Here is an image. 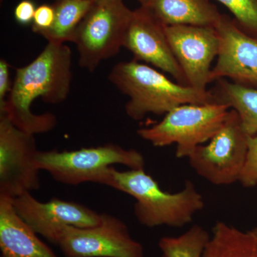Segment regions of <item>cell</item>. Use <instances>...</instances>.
Here are the masks:
<instances>
[{
  "instance_id": "1",
  "label": "cell",
  "mask_w": 257,
  "mask_h": 257,
  "mask_svg": "<svg viewBox=\"0 0 257 257\" xmlns=\"http://www.w3.org/2000/svg\"><path fill=\"white\" fill-rule=\"evenodd\" d=\"M72 54L65 44L48 42L41 53L28 65L16 69L11 92L0 114L25 133H49L57 124L52 113L37 114L31 106L35 99L58 104L66 100L72 80Z\"/></svg>"
},
{
  "instance_id": "2",
  "label": "cell",
  "mask_w": 257,
  "mask_h": 257,
  "mask_svg": "<svg viewBox=\"0 0 257 257\" xmlns=\"http://www.w3.org/2000/svg\"><path fill=\"white\" fill-rule=\"evenodd\" d=\"M108 79L130 98L125 111L135 121H141L149 114L165 115L184 104L216 103L210 91L203 92L174 82L156 69L138 60L115 64Z\"/></svg>"
},
{
  "instance_id": "3",
  "label": "cell",
  "mask_w": 257,
  "mask_h": 257,
  "mask_svg": "<svg viewBox=\"0 0 257 257\" xmlns=\"http://www.w3.org/2000/svg\"><path fill=\"white\" fill-rule=\"evenodd\" d=\"M109 187L136 199L134 213L140 224L149 228L182 227L192 222L204 201L194 183L187 180L180 192H164L145 169L118 171L113 168Z\"/></svg>"
},
{
  "instance_id": "4",
  "label": "cell",
  "mask_w": 257,
  "mask_h": 257,
  "mask_svg": "<svg viewBox=\"0 0 257 257\" xmlns=\"http://www.w3.org/2000/svg\"><path fill=\"white\" fill-rule=\"evenodd\" d=\"M37 161L40 170L46 171L57 182L67 185L92 182L109 187L113 166L141 170L145 165L140 152L115 144L73 151H39Z\"/></svg>"
},
{
  "instance_id": "5",
  "label": "cell",
  "mask_w": 257,
  "mask_h": 257,
  "mask_svg": "<svg viewBox=\"0 0 257 257\" xmlns=\"http://www.w3.org/2000/svg\"><path fill=\"white\" fill-rule=\"evenodd\" d=\"M229 109L219 103L184 104L169 111L157 124L140 128L138 134L154 147L176 144V157L188 158L196 147L209 141L222 127Z\"/></svg>"
},
{
  "instance_id": "6",
  "label": "cell",
  "mask_w": 257,
  "mask_h": 257,
  "mask_svg": "<svg viewBox=\"0 0 257 257\" xmlns=\"http://www.w3.org/2000/svg\"><path fill=\"white\" fill-rule=\"evenodd\" d=\"M133 14L124 0H94L72 42L82 69L94 72L101 62L119 52Z\"/></svg>"
},
{
  "instance_id": "7",
  "label": "cell",
  "mask_w": 257,
  "mask_h": 257,
  "mask_svg": "<svg viewBox=\"0 0 257 257\" xmlns=\"http://www.w3.org/2000/svg\"><path fill=\"white\" fill-rule=\"evenodd\" d=\"M248 135L237 113L231 109L219 131L207 145H199L188 157L197 175L214 185H229L239 180L248 149Z\"/></svg>"
},
{
  "instance_id": "8",
  "label": "cell",
  "mask_w": 257,
  "mask_h": 257,
  "mask_svg": "<svg viewBox=\"0 0 257 257\" xmlns=\"http://www.w3.org/2000/svg\"><path fill=\"white\" fill-rule=\"evenodd\" d=\"M100 223L90 227L67 226L57 243L65 257H145L143 244L132 237L119 218L101 214Z\"/></svg>"
},
{
  "instance_id": "9",
  "label": "cell",
  "mask_w": 257,
  "mask_h": 257,
  "mask_svg": "<svg viewBox=\"0 0 257 257\" xmlns=\"http://www.w3.org/2000/svg\"><path fill=\"white\" fill-rule=\"evenodd\" d=\"M35 135L0 114V196L14 199L40 189Z\"/></svg>"
},
{
  "instance_id": "10",
  "label": "cell",
  "mask_w": 257,
  "mask_h": 257,
  "mask_svg": "<svg viewBox=\"0 0 257 257\" xmlns=\"http://www.w3.org/2000/svg\"><path fill=\"white\" fill-rule=\"evenodd\" d=\"M165 33L176 60L183 71L187 85L207 91L211 64L219 54V37L212 27L165 26Z\"/></svg>"
},
{
  "instance_id": "11",
  "label": "cell",
  "mask_w": 257,
  "mask_h": 257,
  "mask_svg": "<svg viewBox=\"0 0 257 257\" xmlns=\"http://www.w3.org/2000/svg\"><path fill=\"white\" fill-rule=\"evenodd\" d=\"M19 215L37 234L57 243L61 231L67 226L90 227L100 223L101 214L86 206L62 199L41 202L27 192L13 199Z\"/></svg>"
},
{
  "instance_id": "12",
  "label": "cell",
  "mask_w": 257,
  "mask_h": 257,
  "mask_svg": "<svg viewBox=\"0 0 257 257\" xmlns=\"http://www.w3.org/2000/svg\"><path fill=\"white\" fill-rule=\"evenodd\" d=\"M165 27L147 8L140 6L133 10L123 47L133 53L134 60L152 64L170 74L176 82L188 86L171 49Z\"/></svg>"
},
{
  "instance_id": "13",
  "label": "cell",
  "mask_w": 257,
  "mask_h": 257,
  "mask_svg": "<svg viewBox=\"0 0 257 257\" xmlns=\"http://www.w3.org/2000/svg\"><path fill=\"white\" fill-rule=\"evenodd\" d=\"M214 28L219 37V54L210 81L229 79L257 87V39L245 33L233 18L221 15Z\"/></svg>"
},
{
  "instance_id": "14",
  "label": "cell",
  "mask_w": 257,
  "mask_h": 257,
  "mask_svg": "<svg viewBox=\"0 0 257 257\" xmlns=\"http://www.w3.org/2000/svg\"><path fill=\"white\" fill-rule=\"evenodd\" d=\"M1 257H59L21 217L13 199L0 196Z\"/></svg>"
},
{
  "instance_id": "15",
  "label": "cell",
  "mask_w": 257,
  "mask_h": 257,
  "mask_svg": "<svg viewBox=\"0 0 257 257\" xmlns=\"http://www.w3.org/2000/svg\"><path fill=\"white\" fill-rule=\"evenodd\" d=\"M144 7L164 26L214 28L222 15L210 0H149Z\"/></svg>"
},
{
  "instance_id": "16",
  "label": "cell",
  "mask_w": 257,
  "mask_h": 257,
  "mask_svg": "<svg viewBox=\"0 0 257 257\" xmlns=\"http://www.w3.org/2000/svg\"><path fill=\"white\" fill-rule=\"evenodd\" d=\"M209 91L216 103L225 104L237 113L246 135H257V87L219 79Z\"/></svg>"
},
{
  "instance_id": "17",
  "label": "cell",
  "mask_w": 257,
  "mask_h": 257,
  "mask_svg": "<svg viewBox=\"0 0 257 257\" xmlns=\"http://www.w3.org/2000/svg\"><path fill=\"white\" fill-rule=\"evenodd\" d=\"M202 257H257V227L243 231L217 221Z\"/></svg>"
},
{
  "instance_id": "18",
  "label": "cell",
  "mask_w": 257,
  "mask_h": 257,
  "mask_svg": "<svg viewBox=\"0 0 257 257\" xmlns=\"http://www.w3.org/2000/svg\"><path fill=\"white\" fill-rule=\"evenodd\" d=\"M94 0H56L53 25L41 36L48 42H73L79 24L87 14Z\"/></svg>"
},
{
  "instance_id": "19",
  "label": "cell",
  "mask_w": 257,
  "mask_h": 257,
  "mask_svg": "<svg viewBox=\"0 0 257 257\" xmlns=\"http://www.w3.org/2000/svg\"><path fill=\"white\" fill-rule=\"evenodd\" d=\"M210 236L202 226L194 225L180 236L161 238L158 245L165 257H202Z\"/></svg>"
},
{
  "instance_id": "20",
  "label": "cell",
  "mask_w": 257,
  "mask_h": 257,
  "mask_svg": "<svg viewBox=\"0 0 257 257\" xmlns=\"http://www.w3.org/2000/svg\"><path fill=\"white\" fill-rule=\"evenodd\" d=\"M233 15L235 23L245 33L257 39V0H216Z\"/></svg>"
},
{
  "instance_id": "21",
  "label": "cell",
  "mask_w": 257,
  "mask_h": 257,
  "mask_svg": "<svg viewBox=\"0 0 257 257\" xmlns=\"http://www.w3.org/2000/svg\"><path fill=\"white\" fill-rule=\"evenodd\" d=\"M239 182L246 188L257 184V135L248 136L247 154Z\"/></svg>"
},
{
  "instance_id": "22",
  "label": "cell",
  "mask_w": 257,
  "mask_h": 257,
  "mask_svg": "<svg viewBox=\"0 0 257 257\" xmlns=\"http://www.w3.org/2000/svg\"><path fill=\"white\" fill-rule=\"evenodd\" d=\"M55 19V8L54 5L42 4L37 7L32 24V31L42 35L53 25Z\"/></svg>"
},
{
  "instance_id": "23",
  "label": "cell",
  "mask_w": 257,
  "mask_h": 257,
  "mask_svg": "<svg viewBox=\"0 0 257 257\" xmlns=\"http://www.w3.org/2000/svg\"><path fill=\"white\" fill-rule=\"evenodd\" d=\"M37 8L33 0H22L15 8V21L23 26L32 25Z\"/></svg>"
},
{
  "instance_id": "24",
  "label": "cell",
  "mask_w": 257,
  "mask_h": 257,
  "mask_svg": "<svg viewBox=\"0 0 257 257\" xmlns=\"http://www.w3.org/2000/svg\"><path fill=\"white\" fill-rule=\"evenodd\" d=\"M13 87L10 79V65L4 59L0 60V107L4 105Z\"/></svg>"
},
{
  "instance_id": "25",
  "label": "cell",
  "mask_w": 257,
  "mask_h": 257,
  "mask_svg": "<svg viewBox=\"0 0 257 257\" xmlns=\"http://www.w3.org/2000/svg\"><path fill=\"white\" fill-rule=\"evenodd\" d=\"M140 4V6H145L148 3L149 0H137Z\"/></svg>"
},
{
  "instance_id": "26",
  "label": "cell",
  "mask_w": 257,
  "mask_h": 257,
  "mask_svg": "<svg viewBox=\"0 0 257 257\" xmlns=\"http://www.w3.org/2000/svg\"><path fill=\"white\" fill-rule=\"evenodd\" d=\"M161 257H165V256H163V255H162V256H161Z\"/></svg>"
},
{
  "instance_id": "27",
  "label": "cell",
  "mask_w": 257,
  "mask_h": 257,
  "mask_svg": "<svg viewBox=\"0 0 257 257\" xmlns=\"http://www.w3.org/2000/svg\"></svg>"
}]
</instances>
